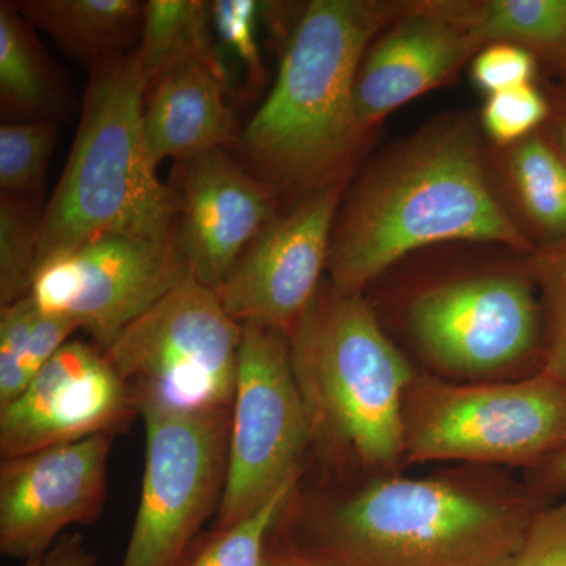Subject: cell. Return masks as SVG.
<instances>
[{
    "label": "cell",
    "mask_w": 566,
    "mask_h": 566,
    "mask_svg": "<svg viewBox=\"0 0 566 566\" xmlns=\"http://www.w3.org/2000/svg\"><path fill=\"white\" fill-rule=\"evenodd\" d=\"M112 434L48 447L2 460L0 468V551L36 562L74 524L102 513L107 493Z\"/></svg>",
    "instance_id": "4fadbf2b"
},
{
    "label": "cell",
    "mask_w": 566,
    "mask_h": 566,
    "mask_svg": "<svg viewBox=\"0 0 566 566\" xmlns=\"http://www.w3.org/2000/svg\"><path fill=\"white\" fill-rule=\"evenodd\" d=\"M542 482L546 490L566 493V447L545 461Z\"/></svg>",
    "instance_id": "d6a6232c"
},
{
    "label": "cell",
    "mask_w": 566,
    "mask_h": 566,
    "mask_svg": "<svg viewBox=\"0 0 566 566\" xmlns=\"http://www.w3.org/2000/svg\"><path fill=\"white\" fill-rule=\"evenodd\" d=\"M546 128L566 159V91L551 102V115Z\"/></svg>",
    "instance_id": "836d02e7"
},
{
    "label": "cell",
    "mask_w": 566,
    "mask_h": 566,
    "mask_svg": "<svg viewBox=\"0 0 566 566\" xmlns=\"http://www.w3.org/2000/svg\"><path fill=\"white\" fill-rule=\"evenodd\" d=\"M480 126L446 115L379 156L346 192L335 218L327 273L360 293L409 253L446 243L535 245L499 199Z\"/></svg>",
    "instance_id": "6da1fadb"
},
{
    "label": "cell",
    "mask_w": 566,
    "mask_h": 566,
    "mask_svg": "<svg viewBox=\"0 0 566 566\" xmlns=\"http://www.w3.org/2000/svg\"><path fill=\"white\" fill-rule=\"evenodd\" d=\"M312 436L289 335L266 324L244 323L218 531L251 515L300 474L297 463Z\"/></svg>",
    "instance_id": "ba28073f"
},
{
    "label": "cell",
    "mask_w": 566,
    "mask_h": 566,
    "mask_svg": "<svg viewBox=\"0 0 566 566\" xmlns=\"http://www.w3.org/2000/svg\"><path fill=\"white\" fill-rule=\"evenodd\" d=\"M297 475L286 480L251 515L232 527L218 531V535L192 558L189 566H264L268 535L293 493Z\"/></svg>",
    "instance_id": "484cf974"
},
{
    "label": "cell",
    "mask_w": 566,
    "mask_h": 566,
    "mask_svg": "<svg viewBox=\"0 0 566 566\" xmlns=\"http://www.w3.org/2000/svg\"><path fill=\"white\" fill-rule=\"evenodd\" d=\"M57 134V122L2 123L0 126V189L3 197L39 202Z\"/></svg>",
    "instance_id": "cb8c5ba5"
},
{
    "label": "cell",
    "mask_w": 566,
    "mask_h": 566,
    "mask_svg": "<svg viewBox=\"0 0 566 566\" xmlns=\"http://www.w3.org/2000/svg\"><path fill=\"white\" fill-rule=\"evenodd\" d=\"M145 468L140 501L120 566H181L221 501L229 457V411L181 412L140 405Z\"/></svg>",
    "instance_id": "9c48e42d"
},
{
    "label": "cell",
    "mask_w": 566,
    "mask_h": 566,
    "mask_svg": "<svg viewBox=\"0 0 566 566\" xmlns=\"http://www.w3.org/2000/svg\"><path fill=\"white\" fill-rule=\"evenodd\" d=\"M430 6L482 46L515 44L566 77V0H430Z\"/></svg>",
    "instance_id": "ffe728a7"
},
{
    "label": "cell",
    "mask_w": 566,
    "mask_h": 566,
    "mask_svg": "<svg viewBox=\"0 0 566 566\" xmlns=\"http://www.w3.org/2000/svg\"><path fill=\"white\" fill-rule=\"evenodd\" d=\"M286 335L312 433L364 464L395 463L406 449L415 371L363 294L331 283Z\"/></svg>",
    "instance_id": "277c9868"
},
{
    "label": "cell",
    "mask_w": 566,
    "mask_h": 566,
    "mask_svg": "<svg viewBox=\"0 0 566 566\" xmlns=\"http://www.w3.org/2000/svg\"><path fill=\"white\" fill-rule=\"evenodd\" d=\"M13 7L92 71L134 51L129 48L144 24L145 3L137 0H25Z\"/></svg>",
    "instance_id": "d6986e66"
},
{
    "label": "cell",
    "mask_w": 566,
    "mask_h": 566,
    "mask_svg": "<svg viewBox=\"0 0 566 566\" xmlns=\"http://www.w3.org/2000/svg\"><path fill=\"white\" fill-rule=\"evenodd\" d=\"M264 566H337L324 558H301V557H270L266 556Z\"/></svg>",
    "instance_id": "e575fe53"
},
{
    "label": "cell",
    "mask_w": 566,
    "mask_h": 566,
    "mask_svg": "<svg viewBox=\"0 0 566 566\" xmlns=\"http://www.w3.org/2000/svg\"><path fill=\"white\" fill-rule=\"evenodd\" d=\"M188 277L174 245L103 234L44 260L31 296L41 311L63 316L91 334L106 353Z\"/></svg>",
    "instance_id": "8fae6325"
},
{
    "label": "cell",
    "mask_w": 566,
    "mask_h": 566,
    "mask_svg": "<svg viewBox=\"0 0 566 566\" xmlns=\"http://www.w3.org/2000/svg\"><path fill=\"white\" fill-rule=\"evenodd\" d=\"M506 566H566V499L535 512Z\"/></svg>",
    "instance_id": "4dcf8cb0"
},
{
    "label": "cell",
    "mask_w": 566,
    "mask_h": 566,
    "mask_svg": "<svg viewBox=\"0 0 566 566\" xmlns=\"http://www.w3.org/2000/svg\"><path fill=\"white\" fill-rule=\"evenodd\" d=\"M565 91H566V77H565Z\"/></svg>",
    "instance_id": "d590c367"
},
{
    "label": "cell",
    "mask_w": 566,
    "mask_h": 566,
    "mask_svg": "<svg viewBox=\"0 0 566 566\" xmlns=\"http://www.w3.org/2000/svg\"><path fill=\"white\" fill-rule=\"evenodd\" d=\"M80 327L41 311L32 296L0 311V408L17 400Z\"/></svg>",
    "instance_id": "7402d4cb"
},
{
    "label": "cell",
    "mask_w": 566,
    "mask_h": 566,
    "mask_svg": "<svg viewBox=\"0 0 566 566\" xmlns=\"http://www.w3.org/2000/svg\"><path fill=\"white\" fill-rule=\"evenodd\" d=\"M139 411L132 389L98 346L69 342L24 392L0 408L2 460L112 434Z\"/></svg>",
    "instance_id": "5bb4252c"
},
{
    "label": "cell",
    "mask_w": 566,
    "mask_h": 566,
    "mask_svg": "<svg viewBox=\"0 0 566 566\" xmlns=\"http://www.w3.org/2000/svg\"><path fill=\"white\" fill-rule=\"evenodd\" d=\"M262 9L253 0H218L211 3V21L222 44L256 77L263 73L256 41V18Z\"/></svg>",
    "instance_id": "f546056e"
},
{
    "label": "cell",
    "mask_w": 566,
    "mask_h": 566,
    "mask_svg": "<svg viewBox=\"0 0 566 566\" xmlns=\"http://www.w3.org/2000/svg\"><path fill=\"white\" fill-rule=\"evenodd\" d=\"M211 6L199 0H150L144 7L142 41L136 48L148 77L191 57L214 59L208 43Z\"/></svg>",
    "instance_id": "603a6c76"
},
{
    "label": "cell",
    "mask_w": 566,
    "mask_h": 566,
    "mask_svg": "<svg viewBox=\"0 0 566 566\" xmlns=\"http://www.w3.org/2000/svg\"><path fill=\"white\" fill-rule=\"evenodd\" d=\"M96 558L80 536L65 538L31 566H95Z\"/></svg>",
    "instance_id": "1f68e13d"
},
{
    "label": "cell",
    "mask_w": 566,
    "mask_h": 566,
    "mask_svg": "<svg viewBox=\"0 0 566 566\" xmlns=\"http://www.w3.org/2000/svg\"><path fill=\"white\" fill-rule=\"evenodd\" d=\"M534 513L428 479H386L327 517L324 560L337 566H506Z\"/></svg>",
    "instance_id": "5b68a950"
},
{
    "label": "cell",
    "mask_w": 566,
    "mask_h": 566,
    "mask_svg": "<svg viewBox=\"0 0 566 566\" xmlns=\"http://www.w3.org/2000/svg\"><path fill=\"white\" fill-rule=\"evenodd\" d=\"M526 260L424 286L408 305L412 337L438 367L474 376L505 370L545 352V314Z\"/></svg>",
    "instance_id": "30bf717a"
},
{
    "label": "cell",
    "mask_w": 566,
    "mask_h": 566,
    "mask_svg": "<svg viewBox=\"0 0 566 566\" xmlns=\"http://www.w3.org/2000/svg\"><path fill=\"white\" fill-rule=\"evenodd\" d=\"M495 148L494 167L535 248L566 243V159L546 125L510 147Z\"/></svg>",
    "instance_id": "ac0fdd59"
},
{
    "label": "cell",
    "mask_w": 566,
    "mask_h": 566,
    "mask_svg": "<svg viewBox=\"0 0 566 566\" xmlns=\"http://www.w3.org/2000/svg\"><path fill=\"white\" fill-rule=\"evenodd\" d=\"M348 181L304 197L279 212L214 290L234 322L289 333L319 293L335 218Z\"/></svg>",
    "instance_id": "7c38bea8"
},
{
    "label": "cell",
    "mask_w": 566,
    "mask_h": 566,
    "mask_svg": "<svg viewBox=\"0 0 566 566\" xmlns=\"http://www.w3.org/2000/svg\"><path fill=\"white\" fill-rule=\"evenodd\" d=\"M243 324L214 290L192 277L178 283L106 352L137 408L232 411Z\"/></svg>",
    "instance_id": "8992f818"
},
{
    "label": "cell",
    "mask_w": 566,
    "mask_h": 566,
    "mask_svg": "<svg viewBox=\"0 0 566 566\" xmlns=\"http://www.w3.org/2000/svg\"><path fill=\"white\" fill-rule=\"evenodd\" d=\"M408 2L314 0L286 43L270 95L241 134L251 172L294 203L348 181L364 142L353 91L365 52Z\"/></svg>",
    "instance_id": "7a4b0ae2"
},
{
    "label": "cell",
    "mask_w": 566,
    "mask_h": 566,
    "mask_svg": "<svg viewBox=\"0 0 566 566\" xmlns=\"http://www.w3.org/2000/svg\"><path fill=\"white\" fill-rule=\"evenodd\" d=\"M526 264L545 308V352L539 368L566 379V243L535 249Z\"/></svg>",
    "instance_id": "4316f807"
},
{
    "label": "cell",
    "mask_w": 566,
    "mask_h": 566,
    "mask_svg": "<svg viewBox=\"0 0 566 566\" xmlns=\"http://www.w3.org/2000/svg\"><path fill=\"white\" fill-rule=\"evenodd\" d=\"M405 423V453L416 463H539L566 447V379L539 368L501 385L420 382Z\"/></svg>",
    "instance_id": "52a82bcc"
},
{
    "label": "cell",
    "mask_w": 566,
    "mask_h": 566,
    "mask_svg": "<svg viewBox=\"0 0 566 566\" xmlns=\"http://www.w3.org/2000/svg\"><path fill=\"white\" fill-rule=\"evenodd\" d=\"M551 99L534 84L488 95L480 112V128L494 147L504 148L526 139L549 120Z\"/></svg>",
    "instance_id": "83f0119b"
},
{
    "label": "cell",
    "mask_w": 566,
    "mask_h": 566,
    "mask_svg": "<svg viewBox=\"0 0 566 566\" xmlns=\"http://www.w3.org/2000/svg\"><path fill=\"white\" fill-rule=\"evenodd\" d=\"M174 249L193 281L216 290L279 214V193L222 148L180 159Z\"/></svg>",
    "instance_id": "9a60e30c"
},
{
    "label": "cell",
    "mask_w": 566,
    "mask_h": 566,
    "mask_svg": "<svg viewBox=\"0 0 566 566\" xmlns=\"http://www.w3.org/2000/svg\"><path fill=\"white\" fill-rule=\"evenodd\" d=\"M0 102L25 122H55L66 111L65 93L32 25L6 2L0 6Z\"/></svg>",
    "instance_id": "44dd1931"
},
{
    "label": "cell",
    "mask_w": 566,
    "mask_h": 566,
    "mask_svg": "<svg viewBox=\"0 0 566 566\" xmlns=\"http://www.w3.org/2000/svg\"><path fill=\"white\" fill-rule=\"evenodd\" d=\"M39 202L0 199V305L6 307L31 296L39 268Z\"/></svg>",
    "instance_id": "d4e9b609"
},
{
    "label": "cell",
    "mask_w": 566,
    "mask_h": 566,
    "mask_svg": "<svg viewBox=\"0 0 566 566\" xmlns=\"http://www.w3.org/2000/svg\"><path fill=\"white\" fill-rule=\"evenodd\" d=\"M482 44L430 6L406 11L365 52L353 91V125L365 142L387 115L447 84Z\"/></svg>",
    "instance_id": "2e32d148"
},
{
    "label": "cell",
    "mask_w": 566,
    "mask_h": 566,
    "mask_svg": "<svg viewBox=\"0 0 566 566\" xmlns=\"http://www.w3.org/2000/svg\"><path fill=\"white\" fill-rule=\"evenodd\" d=\"M221 59L191 57L148 81L142 132L156 167L164 159L189 158L234 140V122L223 96Z\"/></svg>",
    "instance_id": "e0dca14e"
},
{
    "label": "cell",
    "mask_w": 566,
    "mask_h": 566,
    "mask_svg": "<svg viewBox=\"0 0 566 566\" xmlns=\"http://www.w3.org/2000/svg\"><path fill=\"white\" fill-rule=\"evenodd\" d=\"M536 62L535 55L515 44H486L472 62V80L486 95L534 84Z\"/></svg>",
    "instance_id": "f1b7e54d"
},
{
    "label": "cell",
    "mask_w": 566,
    "mask_h": 566,
    "mask_svg": "<svg viewBox=\"0 0 566 566\" xmlns=\"http://www.w3.org/2000/svg\"><path fill=\"white\" fill-rule=\"evenodd\" d=\"M148 81L137 50L92 71L73 150L41 218L39 266L103 234L174 245L177 193L156 175L142 132Z\"/></svg>",
    "instance_id": "3957f363"
}]
</instances>
